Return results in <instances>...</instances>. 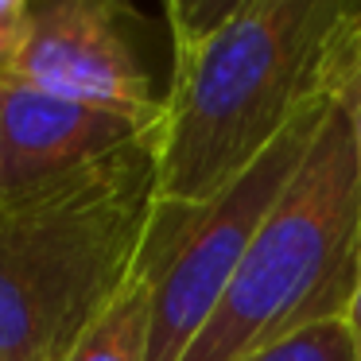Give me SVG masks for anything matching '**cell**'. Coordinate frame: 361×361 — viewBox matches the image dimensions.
Here are the masks:
<instances>
[{"label":"cell","mask_w":361,"mask_h":361,"mask_svg":"<svg viewBox=\"0 0 361 361\" xmlns=\"http://www.w3.org/2000/svg\"><path fill=\"white\" fill-rule=\"evenodd\" d=\"M338 0H171V82L152 128L156 202L190 210L241 179L319 102Z\"/></svg>","instance_id":"cell-1"},{"label":"cell","mask_w":361,"mask_h":361,"mask_svg":"<svg viewBox=\"0 0 361 361\" xmlns=\"http://www.w3.org/2000/svg\"><path fill=\"white\" fill-rule=\"evenodd\" d=\"M345 326H350V342H353V361H361V260H357V280H353L350 307H345Z\"/></svg>","instance_id":"cell-11"},{"label":"cell","mask_w":361,"mask_h":361,"mask_svg":"<svg viewBox=\"0 0 361 361\" xmlns=\"http://www.w3.org/2000/svg\"><path fill=\"white\" fill-rule=\"evenodd\" d=\"M27 8H32V0H0V71H4V63L12 59L20 35H24Z\"/></svg>","instance_id":"cell-10"},{"label":"cell","mask_w":361,"mask_h":361,"mask_svg":"<svg viewBox=\"0 0 361 361\" xmlns=\"http://www.w3.org/2000/svg\"><path fill=\"white\" fill-rule=\"evenodd\" d=\"M357 260L361 167L350 128L326 102L307 159L179 361H245L311 322L345 314Z\"/></svg>","instance_id":"cell-3"},{"label":"cell","mask_w":361,"mask_h":361,"mask_svg":"<svg viewBox=\"0 0 361 361\" xmlns=\"http://www.w3.org/2000/svg\"><path fill=\"white\" fill-rule=\"evenodd\" d=\"M156 214L152 133L0 206V361H63L144 268Z\"/></svg>","instance_id":"cell-2"},{"label":"cell","mask_w":361,"mask_h":361,"mask_svg":"<svg viewBox=\"0 0 361 361\" xmlns=\"http://www.w3.org/2000/svg\"><path fill=\"white\" fill-rule=\"evenodd\" d=\"M152 338V280L148 257L125 291L97 314V322L66 350L63 361H148Z\"/></svg>","instance_id":"cell-7"},{"label":"cell","mask_w":361,"mask_h":361,"mask_svg":"<svg viewBox=\"0 0 361 361\" xmlns=\"http://www.w3.org/2000/svg\"><path fill=\"white\" fill-rule=\"evenodd\" d=\"M245 361H353V342H350L345 314L311 322V326L280 338L276 345H268V350L252 353Z\"/></svg>","instance_id":"cell-9"},{"label":"cell","mask_w":361,"mask_h":361,"mask_svg":"<svg viewBox=\"0 0 361 361\" xmlns=\"http://www.w3.org/2000/svg\"><path fill=\"white\" fill-rule=\"evenodd\" d=\"M0 78L51 97L140 121H159V97L136 59L121 8L105 0H47L27 8V24Z\"/></svg>","instance_id":"cell-5"},{"label":"cell","mask_w":361,"mask_h":361,"mask_svg":"<svg viewBox=\"0 0 361 361\" xmlns=\"http://www.w3.org/2000/svg\"><path fill=\"white\" fill-rule=\"evenodd\" d=\"M319 94L345 121L361 167V4L345 8V16L338 20V27L330 32L326 47H322Z\"/></svg>","instance_id":"cell-8"},{"label":"cell","mask_w":361,"mask_h":361,"mask_svg":"<svg viewBox=\"0 0 361 361\" xmlns=\"http://www.w3.org/2000/svg\"><path fill=\"white\" fill-rule=\"evenodd\" d=\"M322 113H326V97L307 105L288 125V133L210 202L190 206V210L159 206L148 241V361H179L195 342V334L206 326L241 257L249 252L257 229L264 226L283 187L307 159Z\"/></svg>","instance_id":"cell-4"},{"label":"cell","mask_w":361,"mask_h":361,"mask_svg":"<svg viewBox=\"0 0 361 361\" xmlns=\"http://www.w3.org/2000/svg\"><path fill=\"white\" fill-rule=\"evenodd\" d=\"M152 121L0 78V206L63 183L152 133Z\"/></svg>","instance_id":"cell-6"}]
</instances>
